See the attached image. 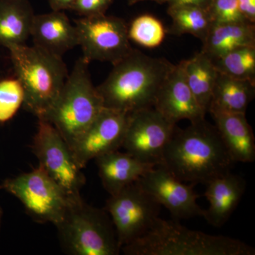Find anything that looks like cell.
<instances>
[{"mask_svg":"<svg viewBox=\"0 0 255 255\" xmlns=\"http://www.w3.org/2000/svg\"><path fill=\"white\" fill-rule=\"evenodd\" d=\"M0 190L15 196L36 222L55 226L63 220L70 201L77 197L69 195L39 165L31 172L5 179Z\"/></svg>","mask_w":255,"mask_h":255,"instance_id":"7","label":"cell"},{"mask_svg":"<svg viewBox=\"0 0 255 255\" xmlns=\"http://www.w3.org/2000/svg\"><path fill=\"white\" fill-rule=\"evenodd\" d=\"M137 182L175 221L203 216L204 209L196 201L200 196L194 191L195 184L179 180L163 166H155Z\"/></svg>","mask_w":255,"mask_h":255,"instance_id":"12","label":"cell"},{"mask_svg":"<svg viewBox=\"0 0 255 255\" xmlns=\"http://www.w3.org/2000/svg\"><path fill=\"white\" fill-rule=\"evenodd\" d=\"M157 112L174 124L187 119L192 122L205 119L206 112L189 88L182 63L174 65L157 94L153 106Z\"/></svg>","mask_w":255,"mask_h":255,"instance_id":"14","label":"cell"},{"mask_svg":"<svg viewBox=\"0 0 255 255\" xmlns=\"http://www.w3.org/2000/svg\"><path fill=\"white\" fill-rule=\"evenodd\" d=\"M206 185L204 196L209 201V207L204 210L202 217L211 226L221 227L239 204L246 191V180L229 172Z\"/></svg>","mask_w":255,"mask_h":255,"instance_id":"16","label":"cell"},{"mask_svg":"<svg viewBox=\"0 0 255 255\" xmlns=\"http://www.w3.org/2000/svg\"><path fill=\"white\" fill-rule=\"evenodd\" d=\"M31 37L34 46L61 58L78 46L76 26L63 11L35 15Z\"/></svg>","mask_w":255,"mask_h":255,"instance_id":"15","label":"cell"},{"mask_svg":"<svg viewBox=\"0 0 255 255\" xmlns=\"http://www.w3.org/2000/svg\"><path fill=\"white\" fill-rule=\"evenodd\" d=\"M223 143L234 162H253L255 159L254 132L246 114L210 113Z\"/></svg>","mask_w":255,"mask_h":255,"instance_id":"17","label":"cell"},{"mask_svg":"<svg viewBox=\"0 0 255 255\" xmlns=\"http://www.w3.org/2000/svg\"><path fill=\"white\" fill-rule=\"evenodd\" d=\"M212 0H169V6L177 5H193L207 10Z\"/></svg>","mask_w":255,"mask_h":255,"instance_id":"30","label":"cell"},{"mask_svg":"<svg viewBox=\"0 0 255 255\" xmlns=\"http://www.w3.org/2000/svg\"><path fill=\"white\" fill-rule=\"evenodd\" d=\"M167 14L172 18L169 34H191L204 41L213 25L207 10L193 5L168 6Z\"/></svg>","mask_w":255,"mask_h":255,"instance_id":"23","label":"cell"},{"mask_svg":"<svg viewBox=\"0 0 255 255\" xmlns=\"http://www.w3.org/2000/svg\"><path fill=\"white\" fill-rule=\"evenodd\" d=\"M176 127L154 107L132 112L128 114L122 147L144 163L159 165Z\"/></svg>","mask_w":255,"mask_h":255,"instance_id":"11","label":"cell"},{"mask_svg":"<svg viewBox=\"0 0 255 255\" xmlns=\"http://www.w3.org/2000/svg\"><path fill=\"white\" fill-rule=\"evenodd\" d=\"M3 211L1 206H0V229H1V221H2Z\"/></svg>","mask_w":255,"mask_h":255,"instance_id":"33","label":"cell"},{"mask_svg":"<svg viewBox=\"0 0 255 255\" xmlns=\"http://www.w3.org/2000/svg\"><path fill=\"white\" fill-rule=\"evenodd\" d=\"M181 63L189 88L201 108L207 114L219 72L211 58L202 51Z\"/></svg>","mask_w":255,"mask_h":255,"instance_id":"22","label":"cell"},{"mask_svg":"<svg viewBox=\"0 0 255 255\" xmlns=\"http://www.w3.org/2000/svg\"><path fill=\"white\" fill-rule=\"evenodd\" d=\"M233 163L217 128L204 119L176 127L159 165L182 182L206 184L231 172Z\"/></svg>","mask_w":255,"mask_h":255,"instance_id":"1","label":"cell"},{"mask_svg":"<svg viewBox=\"0 0 255 255\" xmlns=\"http://www.w3.org/2000/svg\"><path fill=\"white\" fill-rule=\"evenodd\" d=\"M95 160L102 185L110 195L137 182L146 172L155 167L119 150L101 155Z\"/></svg>","mask_w":255,"mask_h":255,"instance_id":"18","label":"cell"},{"mask_svg":"<svg viewBox=\"0 0 255 255\" xmlns=\"http://www.w3.org/2000/svg\"><path fill=\"white\" fill-rule=\"evenodd\" d=\"M160 207L137 181L110 195L105 209L113 223L121 251L150 229L159 218Z\"/></svg>","mask_w":255,"mask_h":255,"instance_id":"8","label":"cell"},{"mask_svg":"<svg viewBox=\"0 0 255 255\" xmlns=\"http://www.w3.org/2000/svg\"><path fill=\"white\" fill-rule=\"evenodd\" d=\"M166 33L162 23L150 14L137 16L128 26L130 41L147 48L158 47L163 42Z\"/></svg>","mask_w":255,"mask_h":255,"instance_id":"25","label":"cell"},{"mask_svg":"<svg viewBox=\"0 0 255 255\" xmlns=\"http://www.w3.org/2000/svg\"><path fill=\"white\" fill-rule=\"evenodd\" d=\"M212 60L219 73L255 83V46L238 48Z\"/></svg>","mask_w":255,"mask_h":255,"instance_id":"24","label":"cell"},{"mask_svg":"<svg viewBox=\"0 0 255 255\" xmlns=\"http://www.w3.org/2000/svg\"><path fill=\"white\" fill-rule=\"evenodd\" d=\"M201 51L216 59L238 48L255 46V25L250 22L213 23Z\"/></svg>","mask_w":255,"mask_h":255,"instance_id":"20","label":"cell"},{"mask_svg":"<svg viewBox=\"0 0 255 255\" xmlns=\"http://www.w3.org/2000/svg\"><path fill=\"white\" fill-rule=\"evenodd\" d=\"M207 11L213 23L246 21L238 8V0H212Z\"/></svg>","mask_w":255,"mask_h":255,"instance_id":"27","label":"cell"},{"mask_svg":"<svg viewBox=\"0 0 255 255\" xmlns=\"http://www.w3.org/2000/svg\"><path fill=\"white\" fill-rule=\"evenodd\" d=\"M89 64L82 57L77 60L58 98L39 118L52 124L70 147L105 108L92 81Z\"/></svg>","mask_w":255,"mask_h":255,"instance_id":"4","label":"cell"},{"mask_svg":"<svg viewBox=\"0 0 255 255\" xmlns=\"http://www.w3.org/2000/svg\"><path fill=\"white\" fill-rule=\"evenodd\" d=\"M128 114L105 107L102 110L70 147L80 168L92 159L122 148Z\"/></svg>","mask_w":255,"mask_h":255,"instance_id":"13","label":"cell"},{"mask_svg":"<svg viewBox=\"0 0 255 255\" xmlns=\"http://www.w3.org/2000/svg\"><path fill=\"white\" fill-rule=\"evenodd\" d=\"M145 1H152L158 3V4H164V3L168 2L169 0H128V4L129 6H132V5L137 4V3Z\"/></svg>","mask_w":255,"mask_h":255,"instance_id":"32","label":"cell"},{"mask_svg":"<svg viewBox=\"0 0 255 255\" xmlns=\"http://www.w3.org/2000/svg\"><path fill=\"white\" fill-rule=\"evenodd\" d=\"M255 94V82L219 73L213 90L209 112L246 114Z\"/></svg>","mask_w":255,"mask_h":255,"instance_id":"21","label":"cell"},{"mask_svg":"<svg viewBox=\"0 0 255 255\" xmlns=\"http://www.w3.org/2000/svg\"><path fill=\"white\" fill-rule=\"evenodd\" d=\"M32 148L40 167L69 195L81 196L80 190L86 182L85 175L77 163L70 146L57 129L47 121L38 119Z\"/></svg>","mask_w":255,"mask_h":255,"instance_id":"10","label":"cell"},{"mask_svg":"<svg viewBox=\"0 0 255 255\" xmlns=\"http://www.w3.org/2000/svg\"><path fill=\"white\" fill-rule=\"evenodd\" d=\"M114 0H75L70 10L82 17L106 14V11L113 4Z\"/></svg>","mask_w":255,"mask_h":255,"instance_id":"28","label":"cell"},{"mask_svg":"<svg viewBox=\"0 0 255 255\" xmlns=\"http://www.w3.org/2000/svg\"><path fill=\"white\" fill-rule=\"evenodd\" d=\"M82 58L115 65L133 50L123 18L106 14L75 20Z\"/></svg>","mask_w":255,"mask_h":255,"instance_id":"9","label":"cell"},{"mask_svg":"<svg viewBox=\"0 0 255 255\" xmlns=\"http://www.w3.org/2000/svg\"><path fill=\"white\" fill-rule=\"evenodd\" d=\"M174 65L164 58L133 49L114 65L107 78L97 87L104 107L127 114L153 107Z\"/></svg>","mask_w":255,"mask_h":255,"instance_id":"2","label":"cell"},{"mask_svg":"<svg viewBox=\"0 0 255 255\" xmlns=\"http://www.w3.org/2000/svg\"><path fill=\"white\" fill-rule=\"evenodd\" d=\"M50 8L54 11L70 10L75 0H48Z\"/></svg>","mask_w":255,"mask_h":255,"instance_id":"31","label":"cell"},{"mask_svg":"<svg viewBox=\"0 0 255 255\" xmlns=\"http://www.w3.org/2000/svg\"><path fill=\"white\" fill-rule=\"evenodd\" d=\"M127 255H255L240 240L213 236L158 218L141 237L122 247Z\"/></svg>","mask_w":255,"mask_h":255,"instance_id":"3","label":"cell"},{"mask_svg":"<svg viewBox=\"0 0 255 255\" xmlns=\"http://www.w3.org/2000/svg\"><path fill=\"white\" fill-rule=\"evenodd\" d=\"M23 102L24 90L18 78L0 82V123L12 119Z\"/></svg>","mask_w":255,"mask_h":255,"instance_id":"26","label":"cell"},{"mask_svg":"<svg viewBox=\"0 0 255 255\" xmlns=\"http://www.w3.org/2000/svg\"><path fill=\"white\" fill-rule=\"evenodd\" d=\"M35 15L28 0H0V45L9 49L26 44Z\"/></svg>","mask_w":255,"mask_h":255,"instance_id":"19","label":"cell"},{"mask_svg":"<svg viewBox=\"0 0 255 255\" xmlns=\"http://www.w3.org/2000/svg\"><path fill=\"white\" fill-rule=\"evenodd\" d=\"M56 228L68 254L117 255L121 252L110 215L105 209L89 205L81 196L72 199Z\"/></svg>","mask_w":255,"mask_h":255,"instance_id":"6","label":"cell"},{"mask_svg":"<svg viewBox=\"0 0 255 255\" xmlns=\"http://www.w3.org/2000/svg\"><path fill=\"white\" fill-rule=\"evenodd\" d=\"M238 4L245 20L255 23V0H238Z\"/></svg>","mask_w":255,"mask_h":255,"instance_id":"29","label":"cell"},{"mask_svg":"<svg viewBox=\"0 0 255 255\" xmlns=\"http://www.w3.org/2000/svg\"><path fill=\"white\" fill-rule=\"evenodd\" d=\"M15 73L24 90L23 107L37 118L48 112L68 77L63 58L33 45L9 48Z\"/></svg>","mask_w":255,"mask_h":255,"instance_id":"5","label":"cell"}]
</instances>
